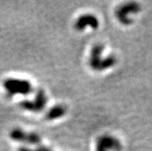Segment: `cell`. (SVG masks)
I'll use <instances>...</instances> for the list:
<instances>
[{"instance_id":"cell-3","label":"cell","mask_w":152,"mask_h":151,"mask_svg":"<svg viewBox=\"0 0 152 151\" xmlns=\"http://www.w3.org/2000/svg\"><path fill=\"white\" fill-rule=\"evenodd\" d=\"M47 103V97L42 90H39L33 100H26L21 103L23 109L33 112H39L42 110Z\"/></svg>"},{"instance_id":"cell-1","label":"cell","mask_w":152,"mask_h":151,"mask_svg":"<svg viewBox=\"0 0 152 151\" xmlns=\"http://www.w3.org/2000/svg\"><path fill=\"white\" fill-rule=\"evenodd\" d=\"M104 46L101 44H96L93 47L90 57V65L94 70L101 71L106 69L114 65L116 59L113 55H109L108 57L102 59Z\"/></svg>"},{"instance_id":"cell-2","label":"cell","mask_w":152,"mask_h":151,"mask_svg":"<svg viewBox=\"0 0 152 151\" xmlns=\"http://www.w3.org/2000/svg\"><path fill=\"white\" fill-rule=\"evenodd\" d=\"M4 87L10 96L29 95L33 87L29 81L19 79H9L4 82Z\"/></svg>"},{"instance_id":"cell-4","label":"cell","mask_w":152,"mask_h":151,"mask_svg":"<svg viewBox=\"0 0 152 151\" xmlns=\"http://www.w3.org/2000/svg\"><path fill=\"white\" fill-rule=\"evenodd\" d=\"M120 150V142L110 135L100 136L96 141V151H119Z\"/></svg>"},{"instance_id":"cell-7","label":"cell","mask_w":152,"mask_h":151,"mask_svg":"<svg viewBox=\"0 0 152 151\" xmlns=\"http://www.w3.org/2000/svg\"><path fill=\"white\" fill-rule=\"evenodd\" d=\"M66 107L63 105H57L53 107L52 109H50L49 112L46 113V119H48L50 120H56V119L60 118L63 117L66 113Z\"/></svg>"},{"instance_id":"cell-6","label":"cell","mask_w":152,"mask_h":151,"mask_svg":"<svg viewBox=\"0 0 152 151\" xmlns=\"http://www.w3.org/2000/svg\"><path fill=\"white\" fill-rule=\"evenodd\" d=\"M99 21L96 16L93 15H83L80 16L75 23V27L77 30H83L87 27H91L96 29L98 27Z\"/></svg>"},{"instance_id":"cell-8","label":"cell","mask_w":152,"mask_h":151,"mask_svg":"<svg viewBox=\"0 0 152 151\" xmlns=\"http://www.w3.org/2000/svg\"><path fill=\"white\" fill-rule=\"evenodd\" d=\"M36 151H52V150L46 147H41L38 148Z\"/></svg>"},{"instance_id":"cell-5","label":"cell","mask_w":152,"mask_h":151,"mask_svg":"<svg viewBox=\"0 0 152 151\" xmlns=\"http://www.w3.org/2000/svg\"><path fill=\"white\" fill-rule=\"evenodd\" d=\"M10 136L12 140L29 144H37L41 141L40 136L38 134L24 132L21 129H15L12 130L10 133Z\"/></svg>"},{"instance_id":"cell-9","label":"cell","mask_w":152,"mask_h":151,"mask_svg":"<svg viewBox=\"0 0 152 151\" xmlns=\"http://www.w3.org/2000/svg\"><path fill=\"white\" fill-rule=\"evenodd\" d=\"M19 151H36V150H33L29 149L28 147H22L19 149Z\"/></svg>"}]
</instances>
